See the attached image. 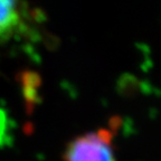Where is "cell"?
<instances>
[{"label": "cell", "instance_id": "1", "mask_svg": "<svg viewBox=\"0 0 161 161\" xmlns=\"http://www.w3.org/2000/svg\"><path fill=\"white\" fill-rule=\"evenodd\" d=\"M111 143L108 130L87 133L70 142L64 158L66 161H115Z\"/></svg>", "mask_w": 161, "mask_h": 161}, {"label": "cell", "instance_id": "2", "mask_svg": "<svg viewBox=\"0 0 161 161\" xmlns=\"http://www.w3.org/2000/svg\"><path fill=\"white\" fill-rule=\"evenodd\" d=\"M19 23V5L10 0H0V42L13 35Z\"/></svg>", "mask_w": 161, "mask_h": 161}]
</instances>
